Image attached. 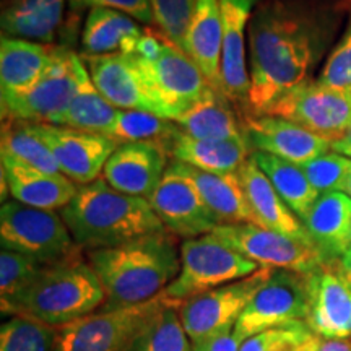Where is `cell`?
<instances>
[{
    "label": "cell",
    "mask_w": 351,
    "mask_h": 351,
    "mask_svg": "<svg viewBox=\"0 0 351 351\" xmlns=\"http://www.w3.org/2000/svg\"><path fill=\"white\" fill-rule=\"evenodd\" d=\"M326 36L322 13L301 3L274 0L254 13L247 33L251 116H265L276 101L307 82Z\"/></svg>",
    "instance_id": "1"
},
{
    "label": "cell",
    "mask_w": 351,
    "mask_h": 351,
    "mask_svg": "<svg viewBox=\"0 0 351 351\" xmlns=\"http://www.w3.org/2000/svg\"><path fill=\"white\" fill-rule=\"evenodd\" d=\"M86 258L106 291L99 309H117L161 296L181 270V251L168 230L117 247L93 249Z\"/></svg>",
    "instance_id": "2"
},
{
    "label": "cell",
    "mask_w": 351,
    "mask_h": 351,
    "mask_svg": "<svg viewBox=\"0 0 351 351\" xmlns=\"http://www.w3.org/2000/svg\"><path fill=\"white\" fill-rule=\"evenodd\" d=\"M60 215L77 245L88 251L117 247L166 230L147 199L122 194L103 178L78 187Z\"/></svg>",
    "instance_id": "3"
},
{
    "label": "cell",
    "mask_w": 351,
    "mask_h": 351,
    "mask_svg": "<svg viewBox=\"0 0 351 351\" xmlns=\"http://www.w3.org/2000/svg\"><path fill=\"white\" fill-rule=\"evenodd\" d=\"M104 302L106 291L99 276L78 251L64 261L44 265L34 282L2 307V313L25 315L59 328L96 313Z\"/></svg>",
    "instance_id": "4"
},
{
    "label": "cell",
    "mask_w": 351,
    "mask_h": 351,
    "mask_svg": "<svg viewBox=\"0 0 351 351\" xmlns=\"http://www.w3.org/2000/svg\"><path fill=\"white\" fill-rule=\"evenodd\" d=\"M134 54L165 119L178 121L210 88L191 57L161 34L145 32Z\"/></svg>",
    "instance_id": "5"
},
{
    "label": "cell",
    "mask_w": 351,
    "mask_h": 351,
    "mask_svg": "<svg viewBox=\"0 0 351 351\" xmlns=\"http://www.w3.org/2000/svg\"><path fill=\"white\" fill-rule=\"evenodd\" d=\"M166 304L161 295L142 304L98 309L57 328L52 351H130Z\"/></svg>",
    "instance_id": "6"
},
{
    "label": "cell",
    "mask_w": 351,
    "mask_h": 351,
    "mask_svg": "<svg viewBox=\"0 0 351 351\" xmlns=\"http://www.w3.org/2000/svg\"><path fill=\"white\" fill-rule=\"evenodd\" d=\"M181 270L165 289L166 300L181 302L223 285L238 282L261 269L210 232L181 244Z\"/></svg>",
    "instance_id": "7"
},
{
    "label": "cell",
    "mask_w": 351,
    "mask_h": 351,
    "mask_svg": "<svg viewBox=\"0 0 351 351\" xmlns=\"http://www.w3.org/2000/svg\"><path fill=\"white\" fill-rule=\"evenodd\" d=\"M2 249L20 252L51 265L82 251L65 225L62 215L33 208L20 202H3L0 208Z\"/></svg>",
    "instance_id": "8"
},
{
    "label": "cell",
    "mask_w": 351,
    "mask_h": 351,
    "mask_svg": "<svg viewBox=\"0 0 351 351\" xmlns=\"http://www.w3.org/2000/svg\"><path fill=\"white\" fill-rule=\"evenodd\" d=\"M78 60L80 56L67 47H54L49 65L29 90L2 96L3 121L56 125L77 91Z\"/></svg>",
    "instance_id": "9"
},
{
    "label": "cell",
    "mask_w": 351,
    "mask_h": 351,
    "mask_svg": "<svg viewBox=\"0 0 351 351\" xmlns=\"http://www.w3.org/2000/svg\"><path fill=\"white\" fill-rule=\"evenodd\" d=\"M275 269L261 267L252 275L232 282L179 304V317L192 346L234 330L236 324L258 288Z\"/></svg>",
    "instance_id": "10"
},
{
    "label": "cell",
    "mask_w": 351,
    "mask_h": 351,
    "mask_svg": "<svg viewBox=\"0 0 351 351\" xmlns=\"http://www.w3.org/2000/svg\"><path fill=\"white\" fill-rule=\"evenodd\" d=\"M309 315V275L275 269L244 309L234 333L239 343L269 328L306 322Z\"/></svg>",
    "instance_id": "11"
},
{
    "label": "cell",
    "mask_w": 351,
    "mask_h": 351,
    "mask_svg": "<svg viewBox=\"0 0 351 351\" xmlns=\"http://www.w3.org/2000/svg\"><path fill=\"white\" fill-rule=\"evenodd\" d=\"M212 234L261 267L293 270L304 275L326 267L313 243L267 230L256 223L219 225Z\"/></svg>",
    "instance_id": "12"
},
{
    "label": "cell",
    "mask_w": 351,
    "mask_h": 351,
    "mask_svg": "<svg viewBox=\"0 0 351 351\" xmlns=\"http://www.w3.org/2000/svg\"><path fill=\"white\" fill-rule=\"evenodd\" d=\"M265 116L283 117L333 142L351 125V93L307 80L276 101Z\"/></svg>",
    "instance_id": "13"
},
{
    "label": "cell",
    "mask_w": 351,
    "mask_h": 351,
    "mask_svg": "<svg viewBox=\"0 0 351 351\" xmlns=\"http://www.w3.org/2000/svg\"><path fill=\"white\" fill-rule=\"evenodd\" d=\"M147 200L166 230L179 238H200L221 225L192 181L171 165Z\"/></svg>",
    "instance_id": "14"
},
{
    "label": "cell",
    "mask_w": 351,
    "mask_h": 351,
    "mask_svg": "<svg viewBox=\"0 0 351 351\" xmlns=\"http://www.w3.org/2000/svg\"><path fill=\"white\" fill-rule=\"evenodd\" d=\"M96 90L121 111H145L163 117L135 54L83 56Z\"/></svg>",
    "instance_id": "15"
},
{
    "label": "cell",
    "mask_w": 351,
    "mask_h": 351,
    "mask_svg": "<svg viewBox=\"0 0 351 351\" xmlns=\"http://www.w3.org/2000/svg\"><path fill=\"white\" fill-rule=\"evenodd\" d=\"M34 125L51 148L60 173L80 186L99 179L108 160L119 147V143L106 135L51 124Z\"/></svg>",
    "instance_id": "16"
},
{
    "label": "cell",
    "mask_w": 351,
    "mask_h": 351,
    "mask_svg": "<svg viewBox=\"0 0 351 351\" xmlns=\"http://www.w3.org/2000/svg\"><path fill=\"white\" fill-rule=\"evenodd\" d=\"M244 135L252 150L304 165L332 150V142L276 116H247Z\"/></svg>",
    "instance_id": "17"
},
{
    "label": "cell",
    "mask_w": 351,
    "mask_h": 351,
    "mask_svg": "<svg viewBox=\"0 0 351 351\" xmlns=\"http://www.w3.org/2000/svg\"><path fill=\"white\" fill-rule=\"evenodd\" d=\"M168 150L161 142H134L117 147L103 179L116 191L148 199L168 171Z\"/></svg>",
    "instance_id": "18"
},
{
    "label": "cell",
    "mask_w": 351,
    "mask_h": 351,
    "mask_svg": "<svg viewBox=\"0 0 351 351\" xmlns=\"http://www.w3.org/2000/svg\"><path fill=\"white\" fill-rule=\"evenodd\" d=\"M257 0H219L223 21L221 93L230 101L247 106L249 80L245 36Z\"/></svg>",
    "instance_id": "19"
},
{
    "label": "cell",
    "mask_w": 351,
    "mask_h": 351,
    "mask_svg": "<svg viewBox=\"0 0 351 351\" xmlns=\"http://www.w3.org/2000/svg\"><path fill=\"white\" fill-rule=\"evenodd\" d=\"M302 225L324 265L333 269L351 249V199L343 192L320 194Z\"/></svg>",
    "instance_id": "20"
},
{
    "label": "cell",
    "mask_w": 351,
    "mask_h": 351,
    "mask_svg": "<svg viewBox=\"0 0 351 351\" xmlns=\"http://www.w3.org/2000/svg\"><path fill=\"white\" fill-rule=\"evenodd\" d=\"M311 330L327 339H351V288L330 267L309 275Z\"/></svg>",
    "instance_id": "21"
},
{
    "label": "cell",
    "mask_w": 351,
    "mask_h": 351,
    "mask_svg": "<svg viewBox=\"0 0 351 351\" xmlns=\"http://www.w3.org/2000/svg\"><path fill=\"white\" fill-rule=\"evenodd\" d=\"M238 174L256 225L311 243L301 219L285 204L252 155L238 169Z\"/></svg>",
    "instance_id": "22"
},
{
    "label": "cell",
    "mask_w": 351,
    "mask_h": 351,
    "mask_svg": "<svg viewBox=\"0 0 351 351\" xmlns=\"http://www.w3.org/2000/svg\"><path fill=\"white\" fill-rule=\"evenodd\" d=\"M2 174L13 200L33 208L62 210L78 192L77 184L62 173H43L8 160H2Z\"/></svg>",
    "instance_id": "23"
},
{
    "label": "cell",
    "mask_w": 351,
    "mask_h": 351,
    "mask_svg": "<svg viewBox=\"0 0 351 351\" xmlns=\"http://www.w3.org/2000/svg\"><path fill=\"white\" fill-rule=\"evenodd\" d=\"M171 166L192 181L207 207L221 225L254 223L251 208L245 199L243 182L238 173H207L192 166L171 161Z\"/></svg>",
    "instance_id": "24"
},
{
    "label": "cell",
    "mask_w": 351,
    "mask_h": 351,
    "mask_svg": "<svg viewBox=\"0 0 351 351\" xmlns=\"http://www.w3.org/2000/svg\"><path fill=\"white\" fill-rule=\"evenodd\" d=\"M165 147L174 161L218 174L238 173L241 166L251 158L252 152L245 135L234 140L215 142V140L192 138L179 129Z\"/></svg>",
    "instance_id": "25"
},
{
    "label": "cell",
    "mask_w": 351,
    "mask_h": 351,
    "mask_svg": "<svg viewBox=\"0 0 351 351\" xmlns=\"http://www.w3.org/2000/svg\"><path fill=\"white\" fill-rule=\"evenodd\" d=\"M186 54L200 69L210 86L221 93L223 21L219 0H197L186 38Z\"/></svg>",
    "instance_id": "26"
},
{
    "label": "cell",
    "mask_w": 351,
    "mask_h": 351,
    "mask_svg": "<svg viewBox=\"0 0 351 351\" xmlns=\"http://www.w3.org/2000/svg\"><path fill=\"white\" fill-rule=\"evenodd\" d=\"M145 32L125 13L109 8L88 12L82 34L83 56L134 54Z\"/></svg>",
    "instance_id": "27"
},
{
    "label": "cell",
    "mask_w": 351,
    "mask_h": 351,
    "mask_svg": "<svg viewBox=\"0 0 351 351\" xmlns=\"http://www.w3.org/2000/svg\"><path fill=\"white\" fill-rule=\"evenodd\" d=\"M54 46L28 39L7 38L0 41V86L3 95L29 90L49 65Z\"/></svg>",
    "instance_id": "28"
},
{
    "label": "cell",
    "mask_w": 351,
    "mask_h": 351,
    "mask_svg": "<svg viewBox=\"0 0 351 351\" xmlns=\"http://www.w3.org/2000/svg\"><path fill=\"white\" fill-rule=\"evenodd\" d=\"M65 0H8L2 8L3 36L51 43L64 19Z\"/></svg>",
    "instance_id": "29"
},
{
    "label": "cell",
    "mask_w": 351,
    "mask_h": 351,
    "mask_svg": "<svg viewBox=\"0 0 351 351\" xmlns=\"http://www.w3.org/2000/svg\"><path fill=\"white\" fill-rule=\"evenodd\" d=\"M228 101L225 95L210 86L199 103L174 121V124L182 134L199 140L223 142L244 137V129L239 127Z\"/></svg>",
    "instance_id": "30"
},
{
    "label": "cell",
    "mask_w": 351,
    "mask_h": 351,
    "mask_svg": "<svg viewBox=\"0 0 351 351\" xmlns=\"http://www.w3.org/2000/svg\"><path fill=\"white\" fill-rule=\"evenodd\" d=\"M78 86L72 101H70L67 111L62 114L56 125L67 127L91 134L106 135L111 129L112 122L116 121L117 111L103 95L96 90L91 82L90 73L83 64L82 56L77 65Z\"/></svg>",
    "instance_id": "31"
},
{
    "label": "cell",
    "mask_w": 351,
    "mask_h": 351,
    "mask_svg": "<svg viewBox=\"0 0 351 351\" xmlns=\"http://www.w3.org/2000/svg\"><path fill=\"white\" fill-rule=\"evenodd\" d=\"M252 158L285 204L302 221L320 194L309 182L301 166L262 152H252Z\"/></svg>",
    "instance_id": "32"
},
{
    "label": "cell",
    "mask_w": 351,
    "mask_h": 351,
    "mask_svg": "<svg viewBox=\"0 0 351 351\" xmlns=\"http://www.w3.org/2000/svg\"><path fill=\"white\" fill-rule=\"evenodd\" d=\"M0 152L2 160L13 161L16 165L43 171L49 174H60L51 148L44 142L32 122L3 121L2 137H0Z\"/></svg>",
    "instance_id": "33"
},
{
    "label": "cell",
    "mask_w": 351,
    "mask_h": 351,
    "mask_svg": "<svg viewBox=\"0 0 351 351\" xmlns=\"http://www.w3.org/2000/svg\"><path fill=\"white\" fill-rule=\"evenodd\" d=\"M178 125L173 121L145 111H117L116 121L108 130L106 137L119 145L134 142H161L173 137Z\"/></svg>",
    "instance_id": "34"
},
{
    "label": "cell",
    "mask_w": 351,
    "mask_h": 351,
    "mask_svg": "<svg viewBox=\"0 0 351 351\" xmlns=\"http://www.w3.org/2000/svg\"><path fill=\"white\" fill-rule=\"evenodd\" d=\"M178 307L168 301L135 340L130 351H192V341L182 326Z\"/></svg>",
    "instance_id": "35"
},
{
    "label": "cell",
    "mask_w": 351,
    "mask_h": 351,
    "mask_svg": "<svg viewBox=\"0 0 351 351\" xmlns=\"http://www.w3.org/2000/svg\"><path fill=\"white\" fill-rule=\"evenodd\" d=\"M57 327L36 319L13 315L0 328V351H52Z\"/></svg>",
    "instance_id": "36"
},
{
    "label": "cell",
    "mask_w": 351,
    "mask_h": 351,
    "mask_svg": "<svg viewBox=\"0 0 351 351\" xmlns=\"http://www.w3.org/2000/svg\"><path fill=\"white\" fill-rule=\"evenodd\" d=\"M44 263L20 252L2 249L0 254V302L10 304L41 274Z\"/></svg>",
    "instance_id": "37"
},
{
    "label": "cell",
    "mask_w": 351,
    "mask_h": 351,
    "mask_svg": "<svg viewBox=\"0 0 351 351\" xmlns=\"http://www.w3.org/2000/svg\"><path fill=\"white\" fill-rule=\"evenodd\" d=\"M197 0H150L153 21L160 34L186 52V38Z\"/></svg>",
    "instance_id": "38"
},
{
    "label": "cell",
    "mask_w": 351,
    "mask_h": 351,
    "mask_svg": "<svg viewBox=\"0 0 351 351\" xmlns=\"http://www.w3.org/2000/svg\"><path fill=\"white\" fill-rule=\"evenodd\" d=\"M301 169L319 194L341 192L351 171V160L335 152H328L309 163L301 165Z\"/></svg>",
    "instance_id": "39"
},
{
    "label": "cell",
    "mask_w": 351,
    "mask_h": 351,
    "mask_svg": "<svg viewBox=\"0 0 351 351\" xmlns=\"http://www.w3.org/2000/svg\"><path fill=\"white\" fill-rule=\"evenodd\" d=\"M306 322L269 328L241 343V351H301L313 335Z\"/></svg>",
    "instance_id": "40"
},
{
    "label": "cell",
    "mask_w": 351,
    "mask_h": 351,
    "mask_svg": "<svg viewBox=\"0 0 351 351\" xmlns=\"http://www.w3.org/2000/svg\"><path fill=\"white\" fill-rule=\"evenodd\" d=\"M317 82L324 86L351 93V10L343 36L328 56Z\"/></svg>",
    "instance_id": "41"
},
{
    "label": "cell",
    "mask_w": 351,
    "mask_h": 351,
    "mask_svg": "<svg viewBox=\"0 0 351 351\" xmlns=\"http://www.w3.org/2000/svg\"><path fill=\"white\" fill-rule=\"evenodd\" d=\"M73 8H109L132 16V19L148 23L153 21L150 0H69Z\"/></svg>",
    "instance_id": "42"
},
{
    "label": "cell",
    "mask_w": 351,
    "mask_h": 351,
    "mask_svg": "<svg viewBox=\"0 0 351 351\" xmlns=\"http://www.w3.org/2000/svg\"><path fill=\"white\" fill-rule=\"evenodd\" d=\"M301 351H351V339H327L313 333Z\"/></svg>",
    "instance_id": "43"
},
{
    "label": "cell",
    "mask_w": 351,
    "mask_h": 351,
    "mask_svg": "<svg viewBox=\"0 0 351 351\" xmlns=\"http://www.w3.org/2000/svg\"><path fill=\"white\" fill-rule=\"evenodd\" d=\"M192 351H241V343L234 337V333L230 332L194 345Z\"/></svg>",
    "instance_id": "44"
},
{
    "label": "cell",
    "mask_w": 351,
    "mask_h": 351,
    "mask_svg": "<svg viewBox=\"0 0 351 351\" xmlns=\"http://www.w3.org/2000/svg\"><path fill=\"white\" fill-rule=\"evenodd\" d=\"M333 270H335L337 275H339L340 278L351 288V249L340 258L339 262L335 263Z\"/></svg>",
    "instance_id": "45"
},
{
    "label": "cell",
    "mask_w": 351,
    "mask_h": 351,
    "mask_svg": "<svg viewBox=\"0 0 351 351\" xmlns=\"http://www.w3.org/2000/svg\"><path fill=\"white\" fill-rule=\"evenodd\" d=\"M332 150L335 153H339V155H343L351 160V125L348 127V130H346L340 138L333 140Z\"/></svg>",
    "instance_id": "46"
},
{
    "label": "cell",
    "mask_w": 351,
    "mask_h": 351,
    "mask_svg": "<svg viewBox=\"0 0 351 351\" xmlns=\"http://www.w3.org/2000/svg\"><path fill=\"white\" fill-rule=\"evenodd\" d=\"M341 192H343V194H346L351 199V171H350L348 178H346V181L343 184V189H341Z\"/></svg>",
    "instance_id": "47"
}]
</instances>
